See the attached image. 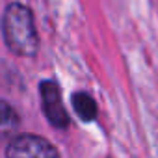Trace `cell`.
Here are the masks:
<instances>
[{
	"label": "cell",
	"instance_id": "6da1fadb",
	"mask_svg": "<svg viewBox=\"0 0 158 158\" xmlns=\"http://www.w3.org/2000/svg\"><path fill=\"white\" fill-rule=\"evenodd\" d=\"M2 32L8 48L15 56H34L39 48V35L34 24L30 8L21 2H13L6 8L2 19Z\"/></svg>",
	"mask_w": 158,
	"mask_h": 158
},
{
	"label": "cell",
	"instance_id": "7a4b0ae2",
	"mask_svg": "<svg viewBox=\"0 0 158 158\" xmlns=\"http://www.w3.org/2000/svg\"><path fill=\"white\" fill-rule=\"evenodd\" d=\"M39 95H41V108L47 121L56 128H67L69 114L63 106L60 86L54 80H43L39 84Z\"/></svg>",
	"mask_w": 158,
	"mask_h": 158
},
{
	"label": "cell",
	"instance_id": "3957f363",
	"mask_svg": "<svg viewBox=\"0 0 158 158\" xmlns=\"http://www.w3.org/2000/svg\"><path fill=\"white\" fill-rule=\"evenodd\" d=\"M6 154L11 158H52L58 156V149L48 143L45 138L35 136V134H21L17 136L6 149Z\"/></svg>",
	"mask_w": 158,
	"mask_h": 158
},
{
	"label": "cell",
	"instance_id": "277c9868",
	"mask_svg": "<svg viewBox=\"0 0 158 158\" xmlns=\"http://www.w3.org/2000/svg\"><path fill=\"white\" fill-rule=\"evenodd\" d=\"M71 104H73L76 115L80 117L82 121H93V119L97 117V110H99V108H97V102H95V99H93L89 93H86V91H76V93H73Z\"/></svg>",
	"mask_w": 158,
	"mask_h": 158
},
{
	"label": "cell",
	"instance_id": "5b68a950",
	"mask_svg": "<svg viewBox=\"0 0 158 158\" xmlns=\"http://www.w3.org/2000/svg\"><path fill=\"white\" fill-rule=\"evenodd\" d=\"M19 125H21V119L15 108L4 101H0V136H10L17 132Z\"/></svg>",
	"mask_w": 158,
	"mask_h": 158
}]
</instances>
